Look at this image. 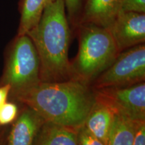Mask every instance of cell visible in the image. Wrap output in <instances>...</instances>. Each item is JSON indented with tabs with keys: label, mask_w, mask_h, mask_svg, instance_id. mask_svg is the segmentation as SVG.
I'll use <instances>...</instances> for the list:
<instances>
[{
	"label": "cell",
	"mask_w": 145,
	"mask_h": 145,
	"mask_svg": "<svg viewBox=\"0 0 145 145\" xmlns=\"http://www.w3.org/2000/svg\"><path fill=\"white\" fill-rule=\"evenodd\" d=\"M15 99L37 112L45 121L77 130L84 125L95 102L93 89L75 79L40 81Z\"/></svg>",
	"instance_id": "6da1fadb"
},
{
	"label": "cell",
	"mask_w": 145,
	"mask_h": 145,
	"mask_svg": "<svg viewBox=\"0 0 145 145\" xmlns=\"http://www.w3.org/2000/svg\"><path fill=\"white\" fill-rule=\"evenodd\" d=\"M72 32L64 0H53L45 8L39 23L26 34L39 54L40 81L71 79L68 54Z\"/></svg>",
	"instance_id": "7a4b0ae2"
},
{
	"label": "cell",
	"mask_w": 145,
	"mask_h": 145,
	"mask_svg": "<svg viewBox=\"0 0 145 145\" xmlns=\"http://www.w3.org/2000/svg\"><path fill=\"white\" fill-rule=\"evenodd\" d=\"M74 32L79 39V50L71 61V79L89 84L110 66L120 52L108 28L81 24Z\"/></svg>",
	"instance_id": "3957f363"
},
{
	"label": "cell",
	"mask_w": 145,
	"mask_h": 145,
	"mask_svg": "<svg viewBox=\"0 0 145 145\" xmlns=\"http://www.w3.org/2000/svg\"><path fill=\"white\" fill-rule=\"evenodd\" d=\"M40 81V59L33 42L27 34L17 35L8 49L1 85H10L15 99Z\"/></svg>",
	"instance_id": "277c9868"
},
{
	"label": "cell",
	"mask_w": 145,
	"mask_h": 145,
	"mask_svg": "<svg viewBox=\"0 0 145 145\" xmlns=\"http://www.w3.org/2000/svg\"><path fill=\"white\" fill-rule=\"evenodd\" d=\"M145 45L120 52L114 62L93 81V88L127 86L144 82Z\"/></svg>",
	"instance_id": "5b68a950"
},
{
	"label": "cell",
	"mask_w": 145,
	"mask_h": 145,
	"mask_svg": "<svg viewBox=\"0 0 145 145\" xmlns=\"http://www.w3.org/2000/svg\"><path fill=\"white\" fill-rule=\"evenodd\" d=\"M96 100L106 105L115 115L145 122V83L93 89Z\"/></svg>",
	"instance_id": "8992f818"
},
{
	"label": "cell",
	"mask_w": 145,
	"mask_h": 145,
	"mask_svg": "<svg viewBox=\"0 0 145 145\" xmlns=\"http://www.w3.org/2000/svg\"><path fill=\"white\" fill-rule=\"evenodd\" d=\"M120 52L145 42V13L120 11L108 28Z\"/></svg>",
	"instance_id": "52a82bcc"
},
{
	"label": "cell",
	"mask_w": 145,
	"mask_h": 145,
	"mask_svg": "<svg viewBox=\"0 0 145 145\" xmlns=\"http://www.w3.org/2000/svg\"><path fill=\"white\" fill-rule=\"evenodd\" d=\"M120 1L121 0H83L78 25L93 24L108 29L120 11Z\"/></svg>",
	"instance_id": "ba28073f"
},
{
	"label": "cell",
	"mask_w": 145,
	"mask_h": 145,
	"mask_svg": "<svg viewBox=\"0 0 145 145\" xmlns=\"http://www.w3.org/2000/svg\"><path fill=\"white\" fill-rule=\"evenodd\" d=\"M44 120L37 112L27 107L12 126L8 145H33L38 132Z\"/></svg>",
	"instance_id": "9c48e42d"
},
{
	"label": "cell",
	"mask_w": 145,
	"mask_h": 145,
	"mask_svg": "<svg viewBox=\"0 0 145 145\" xmlns=\"http://www.w3.org/2000/svg\"><path fill=\"white\" fill-rule=\"evenodd\" d=\"M33 145H78L77 130L44 120L34 138Z\"/></svg>",
	"instance_id": "30bf717a"
},
{
	"label": "cell",
	"mask_w": 145,
	"mask_h": 145,
	"mask_svg": "<svg viewBox=\"0 0 145 145\" xmlns=\"http://www.w3.org/2000/svg\"><path fill=\"white\" fill-rule=\"evenodd\" d=\"M114 115L106 105L95 99V104L85 121L84 126L92 135L107 145Z\"/></svg>",
	"instance_id": "8fae6325"
},
{
	"label": "cell",
	"mask_w": 145,
	"mask_h": 145,
	"mask_svg": "<svg viewBox=\"0 0 145 145\" xmlns=\"http://www.w3.org/2000/svg\"><path fill=\"white\" fill-rule=\"evenodd\" d=\"M143 123L145 122L114 115L107 145H132L138 130Z\"/></svg>",
	"instance_id": "7c38bea8"
},
{
	"label": "cell",
	"mask_w": 145,
	"mask_h": 145,
	"mask_svg": "<svg viewBox=\"0 0 145 145\" xmlns=\"http://www.w3.org/2000/svg\"><path fill=\"white\" fill-rule=\"evenodd\" d=\"M53 0H20L18 11L20 14L18 36L24 35L36 26L48 3Z\"/></svg>",
	"instance_id": "4fadbf2b"
},
{
	"label": "cell",
	"mask_w": 145,
	"mask_h": 145,
	"mask_svg": "<svg viewBox=\"0 0 145 145\" xmlns=\"http://www.w3.org/2000/svg\"><path fill=\"white\" fill-rule=\"evenodd\" d=\"M64 1L69 22L72 31L74 32L79 23L83 0H64Z\"/></svg>",
	"instance_id": "5bb4252c"
},
{
	"label": "cell",
	"mask_w": 145,
	"mask_h": 145,
	"mask_svg": "<svg viewBox=\"0 0 145 145\" xmlns=\"http://www.w3.org/2000/svg\"><path fill=\"white\" fill-rule=\"evenodd\" d=\"M18 108L15 104L6 102L0 108V126L8 125L18 116Z\"/></svg>",
	"instance_id": "9a60e30c"
},
{
	"label": "cell",
	"mask_w": 145,
	"mask_h": 145,
	"mask_svg": "<svg viewBox=\"0 0 145 145\" xmlns=\"http://www.w3.org/2000/svg\"><path fill=\"white\" fill-rule=\"evenodd\" d=\"M78 145H105L86 128L84 125L77 130Z\"/></svg>",
	"instance_id": "2e32d148"
},
{
	"label": "cell",
	"mask_w": 145,
	"mask_h": 145,
	"mask_svg": "<svg viewBox=\"0 0 145 145\" xmlns=\"http://www.w3.org/2000/svg\"><path fill=\"white\" fill-rule=\"evenodd\" d=\"M120 11L145 13V0H121Z\"/></svg>",
	"instance_id": "e0dca14e"
},
{
	"label": "cell",
	"mask_w": 145,
	"mask_h": 145,
	"mask_svg": "<svg viewBox=\"0 0 145 145\" xmlns=\"http://www.w3.org/2000/svg\"><path fill=\"white\" fill-rule=\"evenodd\" d=\"M11 88L8 84L1 85L0 86V108L5 103L7 102L8 98L10 93Z\"/></svg>",
	"instance_id": "ac0fdd59"
},
{
	"label": "cell",
	"mask_w": 145,
	"mask_h": 145,
	"mask_svg": "<svg viewBox=\"0 0 145 145\" xmlns=\"http://www.w3.org/2000/svg\"><path fill=\"white\" fill-rule=\"evenodd\" d=\"M132 145H145V123L139 128Z\"/></svg>",
	"instance_id": "d6986e66"
},
{
	"label": "cell",
	"mask_w": 145,
	"mask_h": 145,
	"mask_svg": "<svg viewBox=\"0 0 145 145\" xmlns=\"http://www.w3.org/2000/svg\"><path fill=\"white\" fill-rule=\"evenodd\" d=\"M1 127L2 126H0V145L2 144L3 141V137H4V130Z\"/></svg>",
	"instance_id": "ffe728a7"
}]
</instances>
